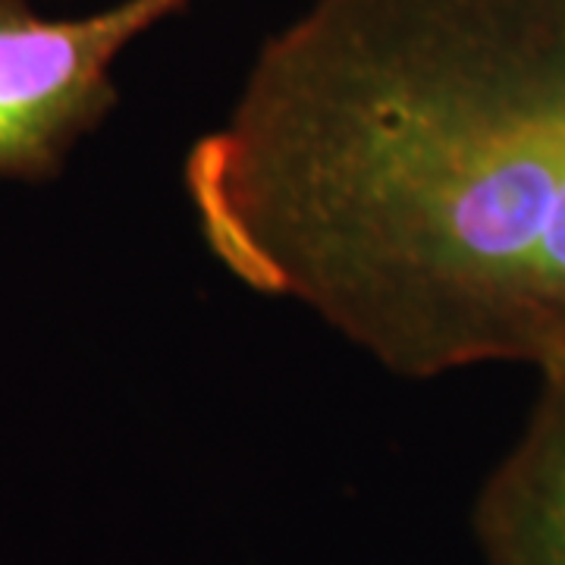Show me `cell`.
Returning <instances> with one entry per match:
<instances>
[{
  "mask_svg": "<svg viewBox=\"0 0 565 565\" xmlns=\"http://www.w3.org/2000/svg\"><path fill=\"white\" fill-rule=\"evenodd\" d=\"M308 302L403 377L565 352V0H318L267 132Z\"/></svg>",
  "mask_w": 565,
  "mask_h": 565,
  "instance_id": "6da1fadb",
  "label": "cell"
},
{
  "mask_svg": "<svg viewBox=\"0 0 565 565\" xmlns=\"http://www.w3.org/2000/svg\"><path fill=\"white\" fill-rule=\"evenodd\" d=\"M185 3L120 0L76 20H47L29 0H0V180L61 177L79 141L117 107L122 51Z\"/></svg>",
  "mask_w": 565,
  "mask_h": 565,
  "instance_id": "7a4b0ae2",
  "label": "cell"
},
{
  "mask_svg": "<svg viewBox=\"0 0 565 565\" xmlns=\"http://www.w3.org/2000/svg\"><path fill=\"white\" fill-rule=\"evenodd\" d=\"M537 371L525 430L475 500L484 565H565V352Z\"/></svg>",
  "mask_w": 565,
  "mask_h": 565,
  "instance_id": "3957f363",
  "label": "cell"
}]
</instances>
